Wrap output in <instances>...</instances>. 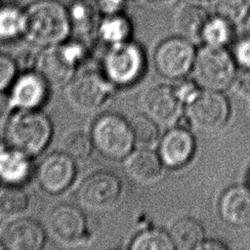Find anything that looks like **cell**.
<instances>
[{"instance_id": "16", "label": "cell", "mask_w": 250, "mask_h": 250, "mask_svg": "<svg viewBox=\"0 0 250 250\" xmlns=\"http://www.w3.org/2000/svg\"><path fill=\"white\" fill-rule=\"evenodd\" d=\"M156 151L166 168L180 169L194 155V137L187 128L175 125L161 137Z\"/></svg>"}, {"instance_id": "10", "label": "cell", "mask_w": 250, "mask_h": 250, "mask_svg": "<svg viewBox=\"0 0 250 250\" xmlns=\"http://www.w3.org/2000/svg\"><path fill=\"white\" fill-rule=\"evenodd\" d=\"M195 55L194 43L179 35H174L157 45L153 54V64L162 77L181 80L191 72Z\"/></svg>"}, {"instance_id": "5", "label": "cell", "mask_w": 250, "mask_h": 250, "mask_svg": "<svg viewBox=\"0 0 250 250\" xmlns=\"http://www.w3.org/2000/svg\"><path fill=\"white\" fill-rule=\"evenodd\" d=\"M237 71L232 53L226 47L203 44L196 50L191 74L201 89L224 92L231 88Z\"/></svg>"}, {"instance_id": "21", "label": "cell", "mask_w": 250, "mask_h": 250, "mask_svg": "<svg viewBox=\"0 0 250 250\" xmlns=\"http://www.w3.org/2000/svg\"><path fill=\"white\" fill-rule=\"evenodd\" d=\"M168 234L174 250H198L205 239L203 226L194 218L181 217L169 227Z\"/></svg>"}, {"instance_id": "11", "label": "cell", "mask_w": 250, "mask_h": 250, "mask_svg": "<svg viewBox=\"0 0 250 250\" xmlns=\"http://www.w3.org/2000/svg\"><path fill=\"white\" fill-rule=\"evenodd\" d=\"M185 110L190 125L205 133L219 131L230 116V104L223 92L203 89L186 105Z\"/></svg>"}, {"instance_id": "36", "label": "cell", "mask_w": 250, "mask_h": 250, "mask_svg": "<svg viewBox=\"0 0 250 250\" xmlns=\"http://www.w3.org/2000/svg\"><path fill=\"white\" fill-rule=\"evenodd\" d=\"M229 246L225 244L223 241L217 239H204L200 244L198 250H225L228 249Z\"/></svg>"}, {"instance_id": "33", "label": "cell", "mask_w": 250, "mask_h": 250, "mask_svg": "<svg viewBox=\"0 0 250 250\" xmlns=\"http://www.w3.org/2000/svg\"><path fill=\"white\" fill-rule=\"evenodd\" d=\"M174 89L185 107L196 98L201 90V88L193 81V79L186 80L185 78L181 79V81L176 86H174Z\"/></svg>"}, {"instance_id": "9", "label": "cell", "mask_w": 250, "mask_h": 250, "mask_svg": "<svg viewBox=\"0 0 250 250\" xmlns=\"http://www.w3.org/2000/svg\"><path fill=\"white\" fill-rule=\"evenodd\" d=\"M47 225L52 237L62 246L78 247L91 236L84 209L78 204L56 205L49 213Z\"/></svg>"}, {"instance_id": "28", "label": "cell", "mask_w": 250, "mask_h": 250, "mask_svg": "<svg viewBox=\"0 0 250 250\" xmlns=\"http://www.w3.org/2000/svg\"><path fill=\"white\" fill-rule=\"evenodd\" d=\"M135 146L153 148L157 146L161 135L160 126L145 113L135 115L130 120Z\"/></svg>"}, {"instance_id": "24", "label": "cell", "mask_w": 250, "mask_h": 250, "mask_svg": "<svg viewBox=\"0 0 250 250\" xmlns=\"http://www.w3.org/2000/svg\"><path fill=\"white\" fill-rule=\"evenodd\" d=\"M67 12L72 27V32H76L81 36L89 35L92 31H96L99 22V12L95 3L88 0H73L67 7Z\"/></svg>"}, {"instance_id": "38", "label": "cell", "mask_w": 250, "mask_h": 250, "mask_svg": "<svg viewBox=\"0 0 250 250\" xmlns=\"http://www.w3.org/2000/svg\"><path fill=\"white\" fill-rule=\"evenodd\" d=\"M248 187L250 188V172L248 174Z\"/></svg>"}, {"instance_id": "37", "label": "cell", "mask_w": 250, "mask_h": 250, "mask_svg": "<svg viewBox=\"0 0 250 250\" xmlns=\"http://www.w3.org/2000/svg\"><path fill=\"white\" fill-rule=\"evenodd\" d=\"M244 24L246 25V32H247V34H250V16L247 19V21L244 22Z\"/></svg>"}, {"instance_id": "20", "label": "cell", "mask_w": 250, "mask_h": 250, "mask_svg": "<svg viewBox=\"0 0 250 250\" xmlns=\"http://www.w3.org/2000/svg\"><path fill=\"white\" fill-rule=\"evenodd\" d=\"M210 14L209 9L197 1L192 0L181 4L173 15V28L176 35L194 44L201 43V31Z\"/></svg>"}, {"instance_id": "8", "label": "cell", "mask_w": 250, "mask_h": 250, "mask_svg": "<svg viewBox=\"0 0 250 250\" xmlns=\"http://www.w3.org/2000/svg\"><path fill=\"white\" fill-rule=\"evenodd\" d=\"M123 195L119 176L108 170H96L86 175L76 190L78 205L87 211L103 212L116 206Z\"/></svg>"}, {"instance_id": "41", "label": "cell", "mask_w": 250, "mask_h": 250, "mask_svg": "<svg viewBox=\"0 0 250 250\" xmlns=\"http://www.w3.org/2000/svg\"><path fill=\"white\" fill-rule=\"evenodd\" d=\"M0 249H2V247H1V245H0Z\"/></svg>"}, {"instance_id": "27", "label": "cell", "mask_w": 250, "mask_h": 250, "mask_svg": "<svg viewBox=\"0 0 250 250\" xmlns=\"http://www.w3.org/2000/svg\"><path fill=\"white\" fill-rule=\"evenodd\" d=\"M60 149L77 162L88 160L95 150L90 133L78 129L66 132L62 136Z\"/></svg>"}, {"instance_id": "17", "label": "cell", "mask_w": 250, "mask_h": 250, "mask_svg": "<svg viewBox=\"0 0 250 250\" xmlns=\"http://www.w3.org/2000/svg\"><path fill=\"white\" fill-rule=\"evenodd\" d=\"M123 167L128 177L142 185H152L159 182L165 166L153 148L136 147L124 159Z\"/></svg>"}, {"instance_id": "32", "label": "cell", "mask_w": 250, "mask_h": 250, "mask_svg": "<svg viewBox=\"0 0 250 250\" xmlns=\"http://www.w3.org/2000/svg\"><path fill=\"white\" fill-rule=\"evenodd\" d=\"M232 56L238 66L250 69V34L241 37L234 45Z\"/></svg>"}, {"instance_id": "31", "label": "cell", "mask_w": 250, "mask_h": 250, "mask_svg": "<svg viewBox=\"0 0 250 250\" xmlns=\"http://www.w3.org/2000/svg\"><path fill=\"white\" fill-rule=\"evenodd\" d=\"M20 71V64L15 58L0 53V95L7 93Z\"/></svg>"}, {"instance_id": "29", "label": "cell", "mask_w": 250, "mask_h": 250, "mask_svg": "<svg viewBox=\"0 0 250 250\" xmlns=\"http://www.w3.org/2000/svg\"><path fill=\"white\" fill-rule=\"evenodd\" d=\"M210 13L220 16L234 26L243 24L250 16V0H210Z\"/></svg>"}, {"instance_id": "39", "label": "cell", "mask_w": 250, "mask_h": 250, "mask_svg": "<svg viewBox=\"0 0 250 250\" xmlns=\"http://www.w3.org/2000/svg\"><path fill=\"white\" fill-rule=\"evenodd\" d=\"M152 1H156V2H167L169 0H152Z\"/></svg>"}, {"instance_id": "30", "label": "cell", "mask_w": 250, "mask_h": 250, "mask_svg": "<svg viewBox=\"0 0 250 250\" xmlns=\"http://www.w3.org/2000/svg\"><path fill=\"white\" fill-rule=\"evenodd\" d=\"M131 250H174L167 231L157 229H146L137 233L130 241Z\"/></svg>"}, {"instance_id": "26", "label": "cell", "mask_w": 250, "mask_h": 250, "mask_svg": "<svg viewBox=\"0 0 250 250\" xmlns=\"http://www.w3.org/2000/svg\"><path fill=\"white\" fill-rule=\"evenodd\" d=\"M234 27L224 18L211 13L202 28L200 41L204 45L226 47L232 39Z\"/></svg>"}, {"instance_id": "19", "label": "cell", "mask_w": 250, "mask_h": 250, "mask_svg": "<svg viewBox=\"0 0 250 250\" xmlns=\"http://www.w3.org/2000/svg\"><path fill=\"white\" fill-rule=\"evenodd\" d=\"M219 213L231 227H250V188L234 186L226 189L219 201Z\"/></svg>"}, {"instance_id": "4", "label": "cell", "mask_w": 250, "mask_h": 250, "mask_svg": "<svg viewBox=\"0 0 250 250\" xmlns=\"http://www.w3.org/2000/svg\"><path fill=\"white\" fill-rule=\"evenodd\" d=\"M115 89L101 69L80 68L63 87V94L73 110L92 113L110 102Z\"/></svg>"}, {"instance_id": "1", "label": "cell", "mask_w": 250, "mask_h": 250, "mask_svg": "<svg viewBox=\"0 0 250 250\" xmlns=\"http://www.w3.org/2000/svg\"><path fill=\"white\" fill-rule=\"evenodd\" d=\"M53 136V122L43 109L8 111L2 133L5 144L35 158L48 148Z\"/></svg>"}, {"instance_id": "2", "label": "cell", "mask_w": 250, "mask_h": 250, "mask_svg": "<svg viewBox=\"0 0 250 250\" xmlns=\"http://www.w3.org/2000/svg\"><path fill=\"white\" fill-rule=\"evenodd\" d=\"M23 38L40 48L61 44L70 38L72 27L67 7L58 0H35L25 9Z\"/></svg>"}, {"instance_id": "23", "label": "cell", "mask_w": 250, "mask_h": 250, "mask_svg": "<svg viewBox=\"0 0 250 250\" xmlns=\"http://www.w3.org/2000/svg\"><path fill=\"white\" fill-rule=\"evenodd\" d=\"M30 206L27 192L21 186L1 185L0 219L10 221L24 216Z\"/></svg>"}, {"instance_id": "7", "label": "cell", "mask_w": 250, "mask_h": 250, "mask_svg": "<svg viewBox=\"0 0 250 250\" xmlns=\"http://www.w3.org/2000/svg\"><path fill=\"white\" fill-rule=\"evenodd\" d=\"M146 56L144 48L132 39L107 47L101 70L115 88L129 87L145 74Z\"/></svg>"}, {"instance_id": "22", "label": "cell", "mask_w": 250, "mask_h": 250, "mask_svg": "<svg viewBox=\"0 0 250 250\" xmlns=\"http://www.w3.org/2000/svg\"><path fill=\"white\" fill-rule=\"evenodd\" d=\"M133 22L126 13L102 16L96 27L98 38L107 47L127 42L133 36Z\"/></svg>"}, {"instance_id": "6", "label": "cell", "mask_w": 250, "mask_h": 250, "mask_svg": "<svg viewBox=\"0 0 250 250\" xmlns=\"http://www.w3.org/2000/svg\"><path fill=\"white\" fill-rule=\"evenodd\" d=\"M89 133L95 150L110 160H123L136 147L130 120L118 113L100 114Z\"/></svg>"}, {"instance_id": "34", "label": "cell", "mask_w": 250, "mask_h": 250, "mask_svg": "<svg viewBox=\"0 0 250 250\" xmlns=\"http://www.w3.org/2000/svg\"><path fill=\"white\" fill-rule=\"evenodd\" d=\"M231 88L238 97L250 101V69L237 71Z\"/></svg>"}, {"instance_id": "3", "label": "cell", "mask_w": 250, "mask_h": 250, "mask_svg": "<svg viewBox=\"0 0 250 250\" xmlns=\"http://www.w3.org/2000/svg\"><path fill=\"white\" fill-rule=\"evenodd\" d=\"M84 41L68 38L64 42L40 48L34 67L52 88H63L88 59L89 50Z\"/></svg>"}, {"instance_id": "40", "label": "cell", "mask_w": 250, "mask_h": 250, "mask_svg": "<svg viewBox=\"0 0 250 250\" xmlns=\"http://www.w3.org/2000/svg\"><path fill=\"white\" fill-rule=\"evenodd\" d=\"M194 1H210V0H194Z\"/></svg>"}, {"instance_id": "14", "label": "cell", "mask_w": 250, "mask_h": 250, "mask_svg": "<svg viewBox=\"0 0 250 250\" xmlns=\"http://www.w3.org/2000/svg\"><path fill=\"white\" fill-rule=\"evenodd\" d=\"M143 113L159 126L173 127L179 123L185 105L178 98L174 86L158 83L147 86L140 96Z\"/></svg>"}, {"instance_id": "13", "label": "cell", "mask_w": 250, "mask_h": 250, "mask_svg": "<svg viewBox=\"0 0 250 250\" xmlns=\"http://www.w3.org/2000/svg\"><path fill=\"white\" fill-rule=\"evenodd\" d=\"M77 164V161L61 149L46 154L34 170L39 188L49 195L65 192L76 180Z\"/></svg>"}, {"instance_id": "12", "label": "cell", "mask_w": 250, "mask_h": 250, "mask_svg": "<svg viewBox=\"0 0 250 250\" xmlns=\"http://www.w3.org/2000/svg\"><path fill=\"white\" fill-rule=\"evenodd\" d=\"M51 89L47 79L35 68L21 70L5 94L7 109H43Z\"/></svg>"}, {"instance_id": "25", "label": "cell", "mask_w": 250, "mask_h": 250, "mask_svg": "<svg viewBox=\"0 0 250 250\" xmlns=\"http://www.w3.org/2000/svg\"><path fill=\"white\" fill-rule=\"evenodd\" d=\"M25 30L24 9L16 5L0 7V41H13L23 38Z\"/></svg>"}, {"instance_id": "18", "label": "cell", "mask_w": 250, "mask_h": 250, "mask_svg": "<svg viewBox=\"0 0 250 250\" xmlns=\"http://www.w3.org/2000/svg\"><path fill=\"white\" fill-rule=\"evenodd\" d=\"M33 157L11 146L0 143V184L21 186L25 185L34 173Z\"/></svg>"}, {"instance_id": "35", "label": "cell", "mask_w": 250, "mask_h": 250, "mask_svg": "<svg viewBox=\"0 0 250 250\" xmlns=\"http://www.w3.org/2000/svg\"><path fill=\"white\" fill-rule=\"evenodd\" d=\"M128 0H95V6L101 16L125 13Z\"/></svg>"}, {"instance_id": "15", "label": "cell", "mask_w": 250, "mask_h": 250, "mask_svg": "<svg viewBox=\"0 0 250 250\" xmlns=\"http://www.w3.org/2000/svg\"><path fill=\"white\" fill-rule=\"evenodd\" d=\"M46 240L44 227L26 216L7 221L0 232V245L4 250H40Z\"/></svg>"}]
</instances>
